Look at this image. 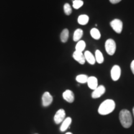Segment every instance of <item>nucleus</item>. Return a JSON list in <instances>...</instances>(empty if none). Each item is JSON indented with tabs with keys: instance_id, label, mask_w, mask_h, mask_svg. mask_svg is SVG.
I'll return each mask as SVG.
<instances>
[{
	"instance_id": "6ab92c4d",
	"label": "nucleus",
	"mask_w": 134,
	"mask_h": 134,
	"mask_svg": "<svg viewBox=\"0 0 134 134\" xmlns=\"http://www.w3.org/2000/svg\"><path fill=\"white\" fill-rule=\"evenodd\" d=\"M92 37L96 40H99L100 38V33L99 31L96 28H93L90 31Z\"/></svg>"
},
{
	"instance_id": "9d476101",
	"label": "nucleus",
	"mask_w": 134,
	"mask_h": 134,
	"mask_svg": "<svg viewBox=\"0 0 134 134\" xmlns=\"http://www.w3.org/2000/svg\"><path fill=\"white\" fill-rule=\"evenodd\" d=\"M73 57L80 64H85L86 60H85V55H84L83 52H78L75 50L74 52H73Z\"/></svg>"
},
{
	"instance_id": "b1692460",
	"label": "nucleus",
	"mask_w": 134,
	"mask_h": 134,
	"mask_svg": "<svg viewBox=\"0 0 134 134\" xmlns=\"http://www.w3.org/2000/svg\"><path fill=\"white\" fill-rule=\"evenodd\" d=\"M122 0H109V1L112 4H117V3H119Z\"/></svg>"
},
{
	"instance_id": "a878e982",
	"label": "nucleus",
	"mask_w": 134,
	"mask_h": 134,
	"mask_svg": "<svg viewBox=\"0 0 134 134\" xmlns=\"http://www.w3.org/2000/svg\"><path fill=\"white\" fill-rule=\"evenodd\" d=\"M65 134H73L71 133V132H66V133H65Z\"/></svg>"
},
{
	"instance_id": "f257e3e1",
	"label": "nucleus",
	"mask_w": 134,
	"mask_h": 134,
	"mask_svg": "<svg viewBox=\"0 0 134 134\" xmlns=\"http://www.w3.org/2000/svg\"><path fill=\"white\" fill-rule=\"evenodd\" d=\"M115 108V103L113 99H106L100 104L98 108V113L100 115H105L113 113Z\"/></svg>"
},
{
	"instance_id": "7ed1b4c3",
	"label": "nucleus",
	"mask_w": 134,
	"mask_h": 134,
	"mask_svg": "<svg viewBox=\"0 0 134 134\" xmlns=\"http://www.w3.org/2000/svg\"><path fill=\"white\" fill-rule=\"evenodd\" d=\"M105 48L106 52L109 55H113L116 50V44L115 41L112 38H109L105 41Z\"/></svg>"
},
{
	"instance_id": "423d86ee",
	"label": "nucleus",
	"mask_w": 134,
	"mask_h": 134,
	"mask_svg": "<svg viewBox=\"0 0 134 134\" xmlns=\"http://www.w3.org/2000/svg\"><path fill=\"white\" fill-rule=\"evenodd\" d=\"M120 75H121V70L119 66L118 65H114L110 71V76L113 81H116L120 78Z\"/></svg>"
},
{
	"instance_id": "9b49d317",
	"label": "nucleus",
	"mask_w": 134,
	"mask_h": 134,
	"mask_svg": "<svg viewBox=\"0 0 134 134\" xmlns=\"http://www.w3.org/2000/svg\"><path fill=\"white\" fill-rule=\"evenodd\" d=\"M88 86L91 90H94L98 86V79L95 76L88 77V81H87Z\"/></svg>"
},
{
	"instance_id": "0eeeda50",
	"label": "nucleus",
	"mask_w": 134,
	"mask_h": 134,
	"mask_svg": "<svg viewBox=\"0 0 134 134\" xmlns=\"http://www.w3.org/2000/svg\"><path fill=\"white\" fill-rule=\"evenodd\" d=\"M105 92V88L103 85H99L97 88L93 90V92L91 94V97L93 99H97L102 96Z\"/></svg>"
},
{
	"instance_id": "412c9836",
	"label": "nucleus",
	"mask_w": 134,
	"mask_h": 134,
	"mask_svg": "<svg viewBox=\"0 0 134 134\" xmlns=\"http://www.w3.org/2000/svg\"><path fill=\"white\" fill-rule=\"evenodd\" d=\"M83 5V1L82 0H75L73 1V7L75 9H78Z\"/></svg>"
},
{
	"instance_id": "1a4fd4ad",
	"label": "nucleus",
	"mask_w": 134,
	"mask_h": 134,
	"mask_svg": "<svg viewBox=\"0 0 134 134\" xmlns=\"http://www.w3.org/2000/svg\"><path fill=\"white\" fill-rule=\"evenodd\" d=\"M63 98L66 101L69 103H73V101L75 100L74 93H73V91L70 90H67L63 92Z\"/></svg>"
},
{
	"instance_id": "f03ea898",
	"label": "nucleus",
	"mask_w": 134,
	"mask_h": 134,
	"mask_svg": "<svg viewBox=\"0 0 134 134\" xmlns=\"http://www.w3.org/2000/svg\"><path fill=\"white\" fill-rule=\"evenodd\" d=\"M119 120L122 127L128 129L132 126L133 119L131 113L129 110L124 109L120 110L119 113Z\"/></svg>"
},
{
	"instance_id": "f8f14e48",
	"label": "nucleus",
	"mask_w": 134,
	"mask_h": 134,
	"mask_svg": "<svg viewBox=\"0 0 134 134\" xmlns=\"http://www.w3.org/2000/svg\"><path fill=\"white\" fill-rule=\"evenodd\" d=\"M72 122L71 117H68L65 119V120L62 122V125L60 127V130L61 132H65L68 129V128L70 126Z\"/></svg>"
},
{
	"instance_id": "aec40b11",
	"label": "nucleus",
	"mask_w": 134,
	"mask_h": 134,
	"mask_svg": "<svg viewBox=\"0 0 134 134\" xmlns=\"http://www.w3.org/2000/svg\"><path fill=\"white\" fill-rule=\"evenodd\" d=\"M88 79V76H87L86 75H84V74L79 75L76 77V81H78V83H82V84L87 83Z\"/></svg>"
},
{
	"instance_id": "f3484780",
	"label": "nucleus",
	"mask_w": 134,
	"mask_h": 134,
	"mask_svg": "<svg viewBox=\"0 0 134 134\" xmlns=\"http://www.w3.org/2000/svg\"><path fill=\"white\" fill-rule=\"evenodd\" d=\"M68 37H69V31H68V29H63L62 32L61 34H60V39H61V41L63 43H65L68 41Z\"/></svg>"
},
{
	"instance_id": "6e6552de",
	"label": "nucleus",
	"mask_w": 134,
	"mask_h": 134,
	"mask_svg": "<svg viewBox=\"0 0 134 134\" xmlns=\"http://www.w3.org/2000/svg\"><path fill=\"white\" fill-rule=\"evenodd\" d=\"M42 105L44 107H47L48 105L51 104L53 101V97L48 92H45L43 93L42 98Z\"/></svg>"
},
{
	"instance_id": "4be33fe9",
	"label": "nucleus",
	"mask_w": 134,
	"mask_h": 134,
	"mask_svg": "<svg viewBox=\"0 0 134 134\" xmlns=\"http://www.w3.org/2000/svg\"><path fill=\"white\" fill-rule=\"evenodd\" d=\"M63 9H64L65 13L66 15L69 16V15L71 14L72 9L71 8V6H70L68 3H66V4H65L64 6H63Z\"/></svg>"
},
{
	"instance_id": "4468645a",
	"label": "nucleus",
	"mask_w": 134,
	"mask_h": 134,
	"mask_svg": "<svg viewBox=\"0 0 134 134\" xmlns=\"http://www.w3.org/2000/svg\"><path fill=\"white\" fill-rule=\"evenodd\" d=\"M89 19H90V18H89L88 16H87L86 14H81L78 17V22L80 25L85 26V25L88 24Z\"/></svg>"
},
{
	"instance_id": "5701e85b",
	"label": "nucleus",
	"mask_w": 134,
	"mask_h": 134,
	"mask_svg": "<svg viewBox=\"0 0 134 134\" xmlns=\"http://www.w3.org/2000/svg\"><path fill=\"white\" fill-rule=\"evenodd\" d=\"M130 68H131L132 73L134 75V60L132 62L131 64H130Z\"/></svg>"
},
{
	"instance_id": "ddd939ff",
	"label": "nucleus",
	"mask_w": 134,
	"mask_h": 134,
	"mask_svg": "<svg viewBox=\"0 0 134 134\" xmlns=\"http://www.w3.org/2000/svg\"><path fill=\"white\" fill-rule=\"evenodd\" d=\"M85 60H86L91 65H94L95 62H96V59H95L94 55L92 54L91 52L90 51H86L85 52Z\"/></svg>"
},
{
	"instance_id": "dca6fc26",
	"label": "nucleus",
	"mask_w": 134,
	"mask_h": 134,
	"mask_svg": "<svg viewBox=\"0 0 134 134\" xmlns=\"http://www.w3.org/2000/svg\"><path fill=\"white\" fill-rule=\"evenodd\" d=\"M86 48V43L83 41H80L76 43V47H75V50L80 52H83L84 50Z\"/></svg>"
},
{
	"instance_id": "a211bd4d",
	"label": "nucleus",
	"mask_w": 134,
	"mask_h": 134,
	"mask_svg": "<svg viewBox=\"0 0 134 134\" xmlns=\"http://www.w3.org/2000/svg\"><path fill=\"white\" fill-rule=\"evenodd\" d=\"M95 59H96V62H97L99 64L103 63L104 62V57L103 53L99 50H96V52H95Z\"/></svg>"
},
{
	"instance_id": "39448f33",
	"label": "nucleus",
	"mask_w": 134,
	"mask_h": 134,
	"mask_svg": "<svg viewBox=\"0 0 134 134\" xmlns=\"http://www.w3.org/2000/svg\"><path fill=\"white\" fill-rule=\"evenodd\" d=\"M65 116H66V113H65L64 109H60L57 110V112L54 115V118H53L55 124H59L62 123L65 120Z\"/></svg>"
},
{
	"instance_id": "20e7f679",
	"label": "nucleus",
	"mask_w": 134,
	"mask_h": 134,
	"mask_svg": "<svg viewBox=\"0 0 134 134\" xmlns=\"http://www.w3.org/2000/svg\"><path fill=\"white\" fill-rule=\"evenodd\" d=\"M110 25L113 29L117 34H120L123 29V23L119 19H115L110 23Z\"/></svg>"
},
{
	"instance_id": "393cba45",
	"label": "nucleus",
	"mask_w": 134,
	"mask_h": 134,
	"mask_svg": "<svg viewBox=\"0 0 134 134\" xmlns=\"http://www.w3.org/2000/svg\"><path fill=\"white\" fill-rule=\"evenodd\" d=\"M132 112H133V117H134V107L132 109Z\"/></svg>"
},
{
	"instance_id": "2eb2a0df",
	"label": "nucleus",
	"mask_w": 134,
	"mask_h": 134,
	"mask_svg": "<svg viewBox=\"0 0 134 134\" xmlns=\"http://www.w3.org/2000/svg\"><path fill=\"white\" fill-rule=\"evenodd\" d=\"M83 35V31L81 29H78L75 31L73 34V41L75 42H78L80 41L81 38Z\"/></svg>"
}]
</instances>
